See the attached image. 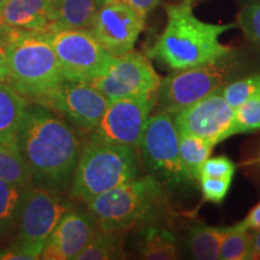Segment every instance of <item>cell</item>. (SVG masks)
<instances>
[{
    "label": "cell",
    "instance_id": "cell-1",
    "mask_svg": "<svg viewBox=\"0 0 260 260\" xmlns=\"http://www.w3.org/2000/svg\"><path fill=\"white\" fill-rule=\"evenodd\" d=\"M17 145L38 187L61 193L70 186L82 147L60 116L41 104L28 105Z\"/></svg>",
    "mask_w": 260,
    "mask_h": 260
},
{
    "label": "cell",
    "instance_id": "cell-2",
    "mask_svg": "<svg viewBox=\"0 0 260 260\" xmlns=\"http://www.w3.org/2000/svg\"><path fill=\"white\" fill-rule=\"evenodd\" d=\"M167 25L146 56L157 59L171 70H184L217 61L236 50L219 41L236 23L212 24L201 21L193 12V0L168 4Z\"/></svg>",
    "mask_w": 260,
    "mask_h": 260
},
{
    "label": "cell",
    "instance_id": "cell-3",
    "mask_svg": "<svg viewBox=\"0 0 260 260\" xmlns=\"http://www.w3.org/2000/svg\"><path fill=\"white\" fill-rule=\"evenodd\" d=\"M99 229L125 234L168 217V190L151 175L135 177L87 204Z\"/></svg>",
    "mask_w": 260,
    "mask_h": 260
},
{
    "label": "cell",
    "instance_id": "cell-4",
    "mask_svg": "<svg viewBox=\"0 0 260 260\" xmlns=\"http://www.w3.org/2000/svg\"><path fill=\"white\" fill-rule=\"evenodd\" d=\"M3 52L10 84L25 98L40 102L64 81L47 32L11 29Z\"/></svg>",
    "mask_w": 260,
    "mask_h": 260
},
{
    "label": "cell",
    "instance_id": "cell-5",
    "mask_svg": "<svg viewBox=\"0 0 260 260\" xmlns=\"http://www.w3.org/2000/svg\"><path fill=\"white\" fill-rule=\"evenodd\" d=\"M141 160L136 148L126 145L88 142L71 180V197L88 204L105 191L140 176Z\"/></svg>",
    "mask_w": 260,
    "mask_h": 260
},
{
    "label": "cell",
    "instance_id": "cell-6",
    "mask_svg": "<svg viewBox=\"0 0 260 260\" xmlns=\"http://www.w3.org/2000/svg\"><path fill=\"white\" fill-rule=\"evenodd\" d=\"M148 175L171 193H188L198 182L189 176L180 155V135L170 113L151 115L139 146Z\"/></svg>",
    "mask_w": 260,
    "mask_h": 260
},
{
    "label": "cell",
    "instance_id": "cell-7",
    "mask_svg": "<svg viewBox=\"0 0 260 260\" xmlns=\"http://www.w3.org/2000/svg\"><path fill=\"white\" fill-rule=\"evenodd\" d=\"M240 74L236 52L212 63L184 70H174L160 81L157 90V106L174 115L220 89Z\"/></svg>",
    "mask_w": 260,
    "mask_h": 260
},
{
    "label": "cell",
    "instance_id": "cell-8",
    "mask_svg": "<svg viewBox=\"0 0 260 260\" xmlns=\"http://www.w3.org/2000/svg\"><path fill=\"white\" fill-rule=\"evenodd\" d=\"M69 209V204L60 199L59 193L38 186L28 187L19 207L18 233L12 246L29 260L40 259L48 237Z\"/></svg>",
    "mask_w": 260,
    "mask_h": 260
},
{
    "label": "cell",
    "instance_id": "cell-9",
    "mask_svg": "<svg viewBox=\"0 0 260 260\" xmlns=\"http://www.w3.org/2000/svg\"><path fill=\"white\" fill-rule=\"evenodd\" d=\"M47 32L65 81L92 82L104 74L115 57L88 29H61Z\"/></svg>",
    "mask_w": 260,
    "mask_h": 260
},
{
    "label": "cell",
    "instance_id": "cell-10",
    "mask_svg": "<svg viewBox=\"0 0 260 260\" xmlns=\"http://www.w3.org/2000/svg\"><path fill=\"white\" fill-rule=\"evenodd\" d=\"M155 105L157 92L112 100L92 130L89 141L126 145L138 149Z\"/></svg>",
    "mask_w": 260,
    "mask_h": 260
},
{
    "label": "cell",
    "instance_id": "cell-11",
    "mask_svg": "<svg viewBox=\"0 0 260 260\" xmlns=\"http://www.w3.org/2000/svg\"><path fill=\"white\" fill-rule=\"evenodd\" d=\"M160 81L149 58L140 52L132 51L115 57L105 73L90 83L109 102H112L121 98L155 93Z\"/></svg>",
    "mask_w": 260,
    "mask_h": 260
},
{
    "label": "cell",
    "instance_id": "cell-12",
    "mask_svg": "<svg viewBox=\"0 0 260 260\" xmlns=\"http://www.w3.org/2000/svg\"><path fill=\"white\" fill-rule=\"evenodd\" d=\"M109 100L90 82L63 81L39 102L69 124L92 132L109 106Z\"/></svg>",
    "mask_w": 260,
    "mask_h": 260
},
{
    "label": "cell",
    "instance_id": "cell-13",
    "mask_svg": "<svg viewBox=\"0 0 260 260\" xmlns=\"http://www.w3.org/2000/svg\"><path fill=\"white\" fill-rule=\"evenodd\" d=\"M178 132L201 138L216 146L233 136L234 109L222 95V88L172 115Z\"/></svg>",
    "mask_w": 260,
    "mask_h": 260
},
{
    "label": "cell",
    "instance_id": "cell-14",
    "mask_svg": "<svg viewBox=\"0 0 260 260\" xmlns=\"http://www.w3.org/2000/svg\"><path fill=\"white\" fill-rule=\"evenodd\" d=\"M146 17L121 3H104L88 30L113 57L134 51Z\"/></svg>",
    "mask_w": 260,
    "mask_h": 260
},
{
    "label": "cell",
    "instance_id": "cell-15",
    "mask_svg": "<svg viewBox=\"0 0 260 260\" xmlns=\"http://www.w3.org/2000/svg\"><path fill=\"white\" fill-rule=\"evenodd\" d=\"M96 230L98 225L89 212L69 209L48 237L40 259L76 260Z\"/></svg>",
    "mask_w": 260,
    "mask_h": 260
},
{
    "label": "cell",
    "instance_id": "cell-16",
    "mask_svg": "<svg viewBox=\"0 0 260 260\" xmlns=\"http://www.w3.org/2000/svg\"><path fill=\"white\" fill-rule=\"evenodd\" d=\"M52 0H6L0 9V19L17 30L48 31Z\"/></svg>",
    "mask_w": 260,
    "mask_h": 260
},
{
    "label": "cell",
    "instance_id": "cell-17",
    "mask_svg": "<svg viewBox=\"0 0 260 260\" xmlns=\"http://www.w3.org/2000/svg\"><path fill=\"white\" fill-rule=\"evenodd\" d=\"M102 5V0H52L48 31L89 29Z\"/></svg>",
    "mask_w": 260,
    "mask_h": 260
},
{
    "label": "cell",
    "instance_id": "cell-18",
    "mask_svg": "<svg viewBox=\"0 0 260 260\" xmlns=\"http://www.w3.org/2000/svg\"><path fill=\"white\" fill-rule=\"evenodd\" d=\"M135 248L142 259L175 260L180 258L176 237L159 223L136 229Z\"/></svg>",
    "mask_w": 260,
    "mask_h": 260
},
{
    "label": "cell",
    "instance_id": "cell-19",
    "mask_svg": "<svg viewBox=\"0 0 260 260\" xmlns=\"http://www.w3.org/2000/svg\"><path fill=\"white\" fill-rule=\"evenodd\" d=\"M27 107V98L11 84L0 83V141L17 145V135Z\"/></svg>",
    "mask_w": 260,
    "mask_h": 260
},
{
    "label": "cell",
    "instance_id": "cell-20",
    "mask_svg": "<svg viewBox=\"0 0 260 260\" xmlns=\"http://www.w3.org/2000/svg\"><path fill=\"white\" fill-rule=\"evenodd\" d=\"M225 232L226 226H211L204 223L193 224L187 235V247L190 255L199 260L219 259L220 245Z\"/></svg>",
    "mask_w": 260,
    "mask_h": 260
},
{
    "label": "cell",
    "instance_id": "cell-21",
    "mask_svg": "<svg viewBox=\"0 0 260 260\" xmlns=\"http://www.w3.org/2000/svg\"><path fill=\"white\" fill-rule=\"evenodd\" d=\"M124 258L123 234L106 232L98 228L92 240L77 255L76 260H115Z\"/></svg>",
    "mask_w": 260,
    "mask_h": 260
},
{
    "label": "cell",
    "instance_id": "cell-22",
    "mask_svg": "<svg viewBox=\"0 0 260 260\" xmlns=\"http://www.w3.org/2000/svg\"><path fill=\"white\" fill-rule=\"evenodd\" d=\"M180 155L182 164L189 176L199 182L201 167L210 158L214 146L198 136L180 133Z\"/></svg>",
    "mask_w": 260,
    "mask_h": 260
},
{
    "label": "cell",
    "instance_id": "cell-23",
    "mask_svg": "<svg viewBox=\"0 0 260 260\" xmlns=\"http://www.w3.org/2000/svg\"><path fill=\"white\" fill-rule=\"evenodd\" d=\"M0 180L29 186L31 174L17 145L0 141Z\"/></svg>",
    "mask_w": 260,
    "mask_h": 260
},
{
    "label": "cell",
    "instance_id": "cell-24",
    "mask_svg": "<svg viewBox=\"0 0 260 260\" xmlns=\"http://www.w3.org/2000/svg\"><path fill=\"white\" fill-rule=\"evenodd\" d=\"M28 187L0 180V236L8 234L17 223L19 207Z\"/></svg>",
    "mask_w": 260,
    "mask_h": 260
},
{
    "label": "cell",
    "instance_id": "cell-25",
    "mask_svg": "<svg viewBox=\"0 0 260 260\" xmlns=\"http://www.w3.org/2000/svg\"><path fill=\"white\" fill-rule=\"evenodd\" d=\"M253 234L239 223L226 226L225 235L220 245L219 259L222 260H245L249 259L252 251Z\"/></svg>",
    "mask_w": 260,
    "mask_h": 260
},
{
    "label": "cell",
    "instance_id": "cell-26",
    "mask_svg": "<svg viewBox=\"0 0 260 260\" xmlns=\"http://www.w3.org/2000/svg\"><path fill=\"white\" fill-rule=\"evenodd\" d=\"M222 95L228 105L235 110L243 103L260 95V75H249L230 81L222 87Z\"/></svg>",
    "mask_w": 260,
    "mask_h": 260
},
{
    "label": "cell",
    "instance_id": "cell-27",
    "mask_svg": "<svg viewBox=\"0 0 260 260\" xmlns=\"http://www.w3.org/2000/svg\"><path fill=\"white\" fill-rule=\"evenodd\" d=\"M260 129V95L234 110L233 135L251 133Z\"/></svg>",
    "mask_w": 260,
    "mask_h": 260
},
{
    "label": "cell",
    "instance_id": "cell-28",
    "mask_svg": "<svg viewBox=\"0 0 260 260\" xmlns=\"http://www.w3.org/2000/svg\"><path fill=\"white\" fill-rule=\"evenodd\" d=\"M236 24L245 37L260 48V0H249L242 6Z\"/></svg>",
    "mask_w": 260,
    "mask_h": 260
},
{
    "label": "cell",
    "instance_id": "cell-29",
    "mask_svg": "<svg viewBox=\"0 0 260 260\" xmlns=\"http://www.w3.org/2000/svg\"><path fill=\"white\" fill-rule=\"evenodd\" d=\"M236 171V165L232 159L225 155L209 158L204 162L200 170V178L203 177H214V178H229L233 180Z\"/></svg>",
    "mask_w": 260,
    "mask_h": 260
},
{
    "label": "cell",
    "instance_id": "cell-30",
    "mask_svg": "<svg viewBox=\"0 0 260 260\" xmlns=\"http://www.w3.org/2000/svg\"><path fill=\"white\" fill-rule=\"evenodd\" d=\"M232 182L233 180H229V178H200L199 183L204 200L213 204H222L230 189Z\"/></svg>",
    "mask_w": 260,
    "mask_h": 260
},
{
    "label": "cell",
    "instance_id": "cell-31",
    "mask_svg": "<svg viewBox=\"0 0 260 260\" xmlns=\"http://www.w3.org/2000/svg\"><path fill=\"white\" fill-rule=\"evenodd\" d=\"M102 2L103 4L104 3H121V4L134 9L135 11H138L144 17H147L160 4L161 0H102Z\"/></svg>",
    "mask_w": 260,
    "mask_h": 260
},
{
    "label": "cell",
    "instance_id": "cell-32",
    "mask_svg": "<svg viewBox=\"0 0 260 260\" xmlns=\"http://www.w3.org/2000/svg\"><path fill=\"white\" fill-rule=\"evenodd\" d=\"M241 226L245 228V229L251 230V232H256V230L260 229V203L255 205L253 207L251 212L248 213V216L246 217L245 219L239 222Z\"/></svg>",
    "mask_w": 260,
    "mask_h": 260
},
{
    "label": "cell",
    "instance_id": "cell-33",
    "mask_svg": "<svg viewBox=\"0 0 260 260\" xmlns=\"http://www.w3.org/2000/svg\"><path fill=\"white\" fill-rule=\"evenodd\" d=\"M0 260H29V258L18 248L11 246L0 251Z\"/></svg>",
    "mask_w": 260,
    "mask_h": 260
},
{
    "label": "cell",
    "instance_id": "cell-34",
    "mask_svg": "<svg viewBox=\"0 0 260 260\" xmlns=\"http://www.w3.org/2000/svg\"><path fill=\"white\" fill-rule=\"evenodd\" d=\"M249 259L260 260V229L253 234L252 251L251 254H249Z\"/></svg>",
    "mask_w": 260,
    "mask_h": 260
},
{
    "label": "cell",
    "instance_id": "cell-35",
    "mask_svg": "<svg viewBox=\"0 0 260 260\" xmlns=\"http://www.w3.org/2000/svg\"><path fill=\"white\" fill-rule=\"evenodd\" d=\"M9 81V67L4 52L0 51V83Z\"/></svg>",
    "mask_w": 260,
    "mask_h": 260
},
{
    "label": "cell",
    "instance_id": "cell-36",
    "mask_svg": "<svg viewBox=\"0 0 260 260\" xmlns=\"http://www.w3.org/2000/svg\"><path fill=\"white\" fill-rule=\"evenodd\" d=\"M10 31H11V28L6 27V25L2 22V19H0V44H4V41L6 40V38H8Z\"/></svg>",
    "mask_w": 260,
    "mask_h": 260
},
{
    "label": "cell",
    "instance_id": "cell-37",
    "mask_svg": "<svg viewBox=\"0 0 260 260\" xmlns=\"http://www.w3.org/2000/svg\"><path fill=\"white\" fill-rule=\"evenodd\" d=\"M5 2H6V0H0V9L3 8V5H4Z\"/></svg>",
    "mask_w": 260,
    "mask_h": 260
},
{
    "label": "cell",
    "instance_id": "cell-38",
    "mask_svg": "<svg viewBox=\"0 0 260 260\" xmlns=\"http://www.w3.org/2000/svg\"><path fill=\"white\" fill-rule=\"evenodd\" d=\"M193 2H194V0H193Z\"/></svg>",
    "mask_w": 260,
    "mask_h": 260
}]
</instances>
